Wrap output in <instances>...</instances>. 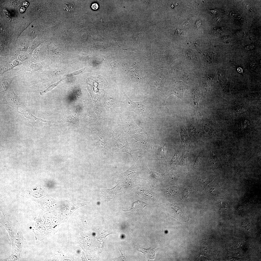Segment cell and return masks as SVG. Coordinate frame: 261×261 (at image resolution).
<instances>
[{
	"label": "cell",
	"mask_w": 261,
	"mask_h": 261,
	"mask_svg": "<svg viewBox=\"0 0 261 261\" xmlns=\"http://www.w3.org/2000/svg\"><path fill=\"white\" fill-rule=\"evenodd\" d=\"M113 135L114 142L113 152H127L131 156L134 160L132 153L135 150H132L130 148L125 134L123 132H122L118 136L114 132L113 133Z\"/></svg>",
	"instance_id": "obj_1"
},
{
	"label": "cell",
	"mask_w": 261,
	"mask_h": 261,
	"mask_svg": "<svg viewBox=\"0 0 261 261\" xmlns=\"http://www.w3.org/2000/svg\"><path fill=\"white\" fill-rule=\"evenodd\" d=\"M2 103L10 105L15 109L18 110V108L21 107L28 111L23 102L14 92L12 87H9L7 93L3 97Z\"/></svg>",
	"instance_id": "obj_2"
},
{
	"label": "cell",
	"mask_w": 261,
	"mask_h": 261,
	"mask_svg": "<svg viewBox=\"0 0 261 261\" xmlns=\"http://www.w3.org/2000/svg\"><path fill=\"white\" fill-rule=\"evenodd\" d=\"M130 124L127 125L126 128V132L131 136L138 141H140L143 137L146 138L148 137L147 133L144 130L138 127L133 121Z\"/></svg>",
	"instance_id": "obj_3"
},
{
	"label": "cell",
	"mask_w": 261,
	"mask_h": 261,
	"mask_svg": "<svg viewBox=\"0 0 261 261\" xmlns=\"http://www.w3.org/2000/svg\"><path fill=\"white\" fill-rule=\"evenodd\" d=\"M18 113L34 126L38 127L42 125L53 122L51 120H45L37 118L29 112L22 113L18 111Z\"/></svg>",
	"instance_id": "obj_4"
},
{
	"label": "cell",
	"mask_w": 261,
	"mask_h": 261,
	"mask_svg": "<svg viewBox=\"0 0 261 261\" xmlns=\"http://www.w3.org/2000/svg\"><path fill=\"white\" fill-rule=\"evenodd\" d=\"M147 100L141 102H134L129 99L130 105L133 110L144 116H147L148 114L146 106Z\"/></svg>",
	"instance_id": "obj_5"
},
{
	"label": "cell",
	"mask_w": 261,
	"mask_h": 261,
	"mask_svg": "<svg viewBox=\"0 0 261 261\" xmlns=\"http://www.w3.org/2000/svg\"><path fill=\"white\" fill-rule=\"evenodd\" d=\"M79 116L76 112H67L65 113L63 119L59 123L69 122L77 123L78 122Z\"/></svg>",
	"instance_id": "obj_6"
},
{
	"label": "cell",
	"mask_w": 261,
	"mask_h": 261,
	"mask_svg": "<svg viewBox=\"0 0 261 261\" xmlns=\"http://www.w3.org/2000/svg\"><path fill=\"white\" fill-rule=\"evenodd\" d=\"M192 95L194 107L197 113L199 114L200 115H201L199 106V103L201 97V94L199 89H194L192 93Z\"/></svg>",
	"instance_id": "obj_7"
},
{
	"label": "cell",
	"mask_w": 261,
	"mask_h": 261,
	"mask_svg": "<svg viewBox=\"0 0 261 261\" xmlns=\"http://www.w3.org/2000/svg\"><path fill=\"white\" fill-rule=\"evenodd\" d=\"M157 250V249L155 248L151 247L149 249H146L141 247L139 251L143 253L145 258L146 260H153L155 258L156 251Z\"/></svg>",
	"instance_id": "obj_8"
},
{
	"label": "cell",
	"mask_w": 261,
	"mask_h": 261,
	"mask_svg": "<svg viewBox=\"0 0 261 261\" xmlns=\"http://www.w3.org/2000/svg\"><path fill=\"white\" fill-rule=\"evenodd\" d=\"M186 87L182 83H179L174 88L171 94H173L181 99L183 98V94Z\"/></svg>",
	"instance_id": "obj_9"
},
{
	"label": "cell",
	"mask_w": 261,
	"mask_h": 261,
	"mask_svg": "<svg viewBox=\"0 0 261 261\" xmlns=\"http://www.w3.org/2000/svg\"><path fill=\"white\" fill-rule=\"evenodd\" d=\"M167 152V148L165 145L158 149L157 152V155L159 162L160 161L161 162L166 157Z\"/></svg>",
	"instance_id": "obj_10"
},
{
	"label": "cell",
	"mask_w": 261,
	"mask_h": 261,
	"mask_svg": "<svg viewBox=\"0 0 261 261\" xmlns=\"http://www.w3.org/2000/svg\"><path fill=\"white\" fill-rule=\"evenodd\" d=\"M14 78L5 80L1 83L0 87L1 90L3 92L6 91L7 89Z\"/></svg>",
	"instance_id": "obj_11"
},
{
	"label": "cell",
	"mask_w": 261,
	"mask_h": 261,
	"mask_svg": "<svg viewBox=\"0 0 261 261\" xmlns=\"http://www.w3.org/2000/svg\"><path fill=\"white\" fill-rule=\"evenodd\" d=\"M65 78H62L58 82L51 85L43 91L40 92V95H43L47 92L51 91L64 80Z\"/></svg>",
	"instance_id": "obj_12"
},
{
	"label": "cell",
	"mask_w": 261,
	"mask_h": 261,
	"mask_svg": "<svg viewBox=\"0 0 261 261\" xmlns=\"http://www.w3.org/2000/svg\"><path fill=\"white\" fill-rule=\"evenodd\" d=\"M145 203L141 201L137 200L134 202L133 203L132 206L130 210H123V211H127L130 210L132 209H133L136 208H139L140 207H143L144 205H145Z\"/></svg>",
	"instance_id": "obj_13"
},
{
	"label": "cell",
	"mask_w": 261,
	"mask_h": 261,
	"mask_svg": "<svg viewBox=\"0 0 261 261\" xmlns=\"http://www.w3.org/2000/svg\"><path fill=\"white\" fill-rule=\"evenodd\" d=\"M64 9L65 11L69 12H72L74 9L73 5L70 3H66L64 5Z\"/></svg>",
	"instance_id": "obj_14"
},
{
	"label": "cell",
	"mask_w": 261,
	"mask_h": 261,
	"mask_svg": "<svg viewBox=\"0 0 261 261\" xmlns=\"http://www.w3.org/2000/svg\"><path fill=\"white\" fill-rule=\"evenodd\" d=\"M198 179L201 184L204 186L208 185L210 182V179L206 178H199Z\"/></svg>",
	"instance_id": "obj_15"
},
{
	"label": "cell",
	"mask_w": 261,
	"mask_h": 261,
	"mask_svg": "<svg viewBox=\"0 0 261 261\" xmlns=\"http://www.w3.org/2000/svg\"><path fill=\"white\" fill-rule=\"evenodd\" d=\"M119 250L121 253L120 256L119 257L115 258L114 260L118 261H126V260L124 251L122 250Z\"/></svg>",
	"instance_id": "obj_16"
},
{
	"label": "cell",
	"mask_w": 261,
	"mask_h": 261,
	"mask_svg": "<svg viewBox=\"0 0 261 261\" xmlns=\"http://www.w3.org/2000/svg\"><path fill=\"white\" fill-rule=\"evenodd\" d=\"M84 70V69H80L76 71L75 72L72 73L68 74L67 75L65 76V78L68 77H69L71 76H73L79 74L80 73H81L83 72V71Z\"/></svg>",
	"instance_id": "obj_17"
},
{
	"label": "cell",
	"mask_w": 261,
	"mask_h": 261,
	"mask_svg": "<svg viewBox=\"0 0 261 261\" xmlns=\"http://www.w3.org/2000/svg\"><path fill=\"white\" fill-rule=\"evenodd\" d=\"M206 57V60L208 62H211L214 58V55L212 53H208Z\"/></svg>",
	"instance_id": "obj_18"
},
{
	"label": "cell",
	"mask_w": 261,
	"mask_h": 261,
	"mask_svg": "<svg viewBox=\"0 0 261 261\" xmlns=\"http://www.w3.org/2000/svg\"><path fill=\"white\" fill-rule=\"evenodd\" d=\"M202 157V154H200L196 158L194 166V167L196 168L197 167L199 163V162L201 160Z\"/></svg>",
	"instance_id": "obj_19"
},
{
	"label": "cell",
	"mask_w": 261,
	"mask_h": 261,
	"mask_svg": "<svg viewBox=\"0 0 261 261\" xmlns=\"http://www.w3.org/2000/svg\"><path fill=\"white\" fill-rule=\"evenodd\" d=\"M220 80L221 83L223 84L225 83L226 81L225 77L223 75L220 77Z\"/></svg>",
	"instance_id": "obj_20"
},
{
	"label": "cell",
	"mask_w": 261,
	"mask_h": 261,
	"mask_svg": "<svg viewBox=\"0 0 261 261\" xmlns=\"http://www.w3.org/2000/svg\"><path fill=\"white\" fill-rule=\"evenodd\" d=\"M182 31V30H181L178 28L175 30L174 32V34L177 36H180Z\"/></svg>",
	"instance_id": "obj_21"
},
{
	"label": "cell",
	"mask_w": 261,
	"mask_h": 261,
	"mask_svg": "<svg viewBox=\"0 0 261 261\" xmlns=\"http://www.w3.org/2000/svg\"><path fill=\"white\" fill-rule=\"evenodd\" d=\"M92 9L94 10H96L99 7L98 4L96 3H93L91 6Z\"/></svg>",
	"instance_id": "obj_22"
},
{
	"label": "cell",
	"mask_w": 261,
	"mask_h": 261,
	"mask_svg": "<svg viewBox=\"0 0 261 261\" xmlns=\"http://www.w3.org/2000/svg\"><path fill=\"white\" fill-rule=\"evenodd\" d=\"M210 192L213 195H216L218 193V191L215 188H211Z\"/></svg>",
	"instance_id": "obj_23"
},
{
	"label": "cell",
	"mask_w": 261,
	"mask_h": 261,
	"mask_svg": "<svg viewBox=\"0 0 261 261\" xmlns=\"http://www.w3.org/2000/svg\"><path fill=\"white\" fill-rule=\"evenodd\" d=\"M217 10H211L210 11V13L212 15H215L217 13Z\"/></svg>",
	"instance_id": "obj_24"
},
{
	"label": "cell",
	"mask_w": 261,
	"mask_h": 261,
	"mask_svg": "<svg viewBox=\"0 0 261 261\" xmlns=\"http://www.w3.org/2000/svg\"><path fill=\"white\" fill-rule=\"evenodd\" d=\"M196 26L197 27H199V26L200 25L198 24H200V22H198V21L197 22H196Z\"/></svg>",
	"instance_id": "obj_25"
},
{
	"label": "cell",
	"mask_w": 261,
	"mask_h": 261,
	"mask_svg": "<svg viewBox=\"0 0 261 261\" xmlns=\"http://www.w3.org/2000/svg\"><path fill=\"white\" fill-rule=\"evenodd\" d=\"M171 7H172V8H174V5H172V6H171Z\"/></svg>",
	"instance_id": "obj_26"
},
{
	"label": "cell",
	"mask_w": 261,
	"mask_h": 261,
	"mask_svg": "<svg viewBox=\"0 0 261 261\" xmlns=\"http://www.w3.org/2000/svg\"><path fill=\"white\" fill-rule=\"evenodd\" d=\"M31 228V227H30V228Z\"/></svg>",
	"instance_id": "obj_27"
}]
</instances>
